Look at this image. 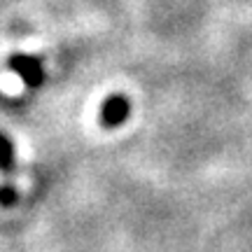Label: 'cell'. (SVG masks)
I'll use <instances>...</instances> for the list:
<instances>
[{
  "label": "cell",
  "instance_id": "1",
  "mask_svg": "<svg viewBox=\"0 0 252 252\" xmlns=\"http://www.w3.org/2000/svg\"><path fill=\"white\" fill-rule=\"evenodd\" d=\"M7 68L26 84L28 89H40L42 82H45V65L33 54H24V52L12 54L7 61Z\"/></svg>",
  "mask_w": 252,
  "mask_h": 252
},
{
  "label": "cell",
  "instance_id": "2",
  "mask_svg": "<svg viewBox=\"0 0 252 252\" xmlns=\"http://www.w3.org/2000/svg\"><path fill=\"white\" fill-rule=\"evenodd\" d=\"M131 115V100L126 98L124 94H112L100 103V112H98V122L103 128H117L128 119Z\"/></svg>",
  "mask_w": 252,
  "mask_h": 252
},
{
  "label": "cell",
  "instance_id": "3",
  "mask_svg": "<svg viewBox=\"0 0 252 252\" xmlns=\"http://www.w3.org/2000/svg\"><path fill=\"white\" fill-rule=\"evenodd\" d=\"M14 166H17V161H14V145H12L7 135L0 131V173L5 178H9L14 173Z\"/></svg>",
  "mask_w": 252,
  "mask_h": 252
},
{
  "label": "cell",
  "instance_id": "4",
  "mask_svg": "<svg viewBox=\"0 0 252 252\" xmlns=\"http://www.w3.org/2000/svg\"><path fill=\"white\" fill-rule=\"evenodd\" d=\"M17 201H19V191H17V187H14V182L5 180L0 185V206L12 208V206H17Z\"/></svg>",
  "mask_w": 252,
  "mask_h": 252
}]
</instances>
